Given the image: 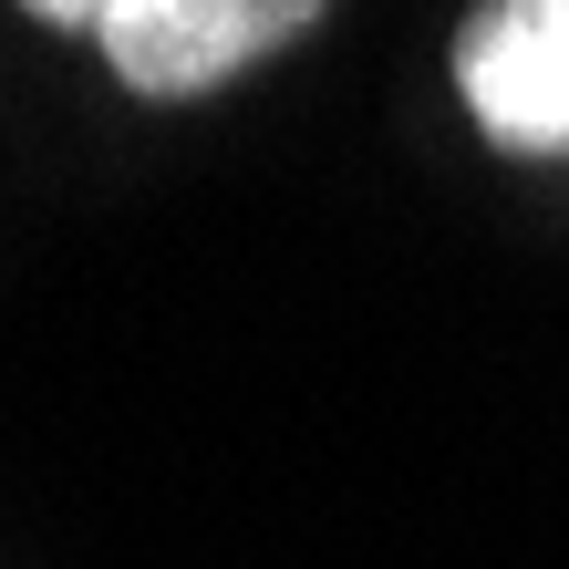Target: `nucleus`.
<instances>
[{
	"mask_svg": "<svg viewBox=\"0 0 569 569\" xmlns=\"http://www.w3.org/2000/svg\"><path fill=\"white\" fill-rule=\"evenodd\" d=\"M456 93L497 156H569V0H477Z\"/></svg>",
	"mask_w": 569,
	"mask_h": 569,
	"instance_id": "f257e3e1",
	"label": "nucleus"
},
{
	"mask_svg": "<svg viewBox=\"0 0 569 569\" xmlns=\"http://www.w3.org/2000/svg\"><path fill=\"white\" fill-rule=\"evenodd\" d=\"M331 0H136L124 21H104L93 42L136 93L177 104V93H218L249 62H270L280 42H300Z\"/></svg>",
	"mask_w": 569,
	"mask_h": 569,
	"instance_id": "f03ea898",
	"label": "nucleus"
},
{
	"mask_svg": "<svg viewBox=\"0 0 569 569\" xmlns=\"http://www.w3.org/2000/svg\"><path fill=\"white\" fill-rule=\"evenodd\" d=\"M31 21H52V31H104V21H124L136 0H21Z\"/></svg>",
	"mask_w": 569,
	"mask_h": 569,
	"instance_id": "7ed1b4c3",
	"label": "nucleus"
}]
</instances>
